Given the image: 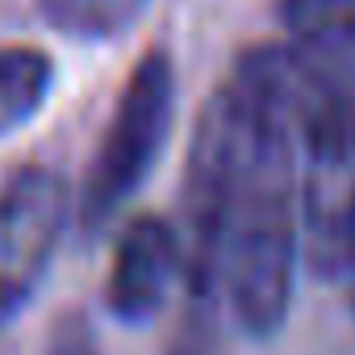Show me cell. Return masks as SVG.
Wrapping results in <instances>:
<instances>
[{
	"instance_id": "obj_1",
	"label": "cell",
	"mask_w": 355,
	"mask_h": 355,
	"mask_svg": "<svg viewBox=\"0 0 355 355\" xmlns=\"http://www.w3.org/2000/svg\"><path fill=\"white\" fill-rule=\"evenodd\" d=\"M234 138V197L222 247V297L247 338L280 334L301 263L297 84L280 42L239 55L214 88Z\"/></svg>"
},
{
	"instance_id": "obj_2",
	"label": "cell",
	"mask_w": 355,
	"mask_h": 355,
	"mask_svg": "<svg viewBox=\"0 0 355 355\" xmlns=\"http://www.w3.org/2000/svg\"><path fill=\"white\" fill-rule=\"evenodd\" d=\"M297 218L313 276L343 280L355 239V96L297 109Z\"/></svg>"
},
{
	"instance_id": "obj_3",
	"label": "cell",
	"mask_w": 355,
	"mask_h": 355,
	"mask_svg": "<svg viewBox=\"0 0 355 355\" xmlns=\"http://www.w3.org/2000/svg\"><path fill=\"white\" fill-rule=\"evenodd\" d=\"M171 109H175V67L167 51H150L130 71L113 121L96 146L92 171L80 193V226L88 230L109 226L113 214L142 189L146 171L155 167L167 142Z\"/></svg>"
},
{
	"instance_id": "obj_4",
	"label": "cell",
	"mask_w": 355,
	"mask_h": 355,
	"mask_svg": "<svg viewBox=\"0 0 355 355\" xmlns=\"http://www.w3.org/2000/svg\"><path fill=\"white\" fill-rule=\"evenodd\" d=\"M67 222L71 189L55 167H26L0 189V326L38 293Z\"/></svg>"
},
{
	"instance_id": "obj_5",
	"label": "cell",
	"mask_w": 355,
	"mask_h": 355,
	"mask_svg": "<svg viewBox=\"0 0 355 355\" xmlns=\"http://www.w3.org/2000/svg\"><path fill=\"white\" fill-rule=\"evenodd\" d=\"M297 109L355 96V0H280Z\"/></svg>"
},
{
	"instance_id": "obj_6",
	"label": "cell",
	"mask_w": 355,
	"mask_h": 355,
	"mask_svg": "<svg viewBox=\"0 0 355 355\" xmlns=\"http://www.w3.org/2000/svg\"><path fill=\"white\" fill-rule=\"evenodd\" d=\"M180 230L171 222L155 218V214H142L134 218L121 239H117V251H113V268H109V309L138 326L146 318H155L175 280H180Z\"/></svg>"
},
{
	"instance_id": "obj_7",
	"label": "cell",
	"mask_w": 355,
	"mask_h": 355,
	"mask_svg": "<svg viewBox=\"0 0 355 355\" xmlns=\"http://www.w3.org/2000/svg\"><path fill=\"white\" fill-rule=\"evenodd\" d=\"M55 67L34 46H0V134L26 125L51 96Z\"/></svg>"
},
{
	"instance_id": "obj_8",
	"label": "cell",
	"mask_w": 355,
	"mask_h": 355,
	"mask_svg": "<svg viewBox=\"0 0 355 355\" xmlns=\"http://www.w3.org/2000/svg\"><path fill=\"white\" fill-rule=\"evenodd\" d=\"M38 5L59 34L80 42H105L125 34L142 17L146 0H38Z\"/></svg>"
},
{
	"instance_id": "obj_9",
	"label": "cell",
	"mask_w": 355,
	"mask_h": 355,
	"mask_svg": "<svg viewBox=\"0 0 355 355\" xmlns=\"http://www.w3.org/2000/svg\"><path fill=\"white\" fill-rule=\"evenodd\" d=\"M343 284H347V297H351V309H355V239H351V255H347V268H343Z\"/></svg>"
}]
</instances>
